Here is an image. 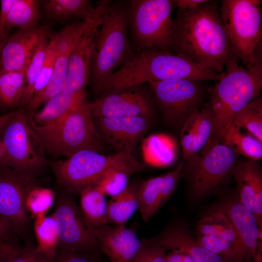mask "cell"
<instances>
[{"label": "cell", "mask_w": 262, "mask_h": 262, "mask_svg": "<svg viewBox=\"0 0 262 262\" xmlns=\"http://www.w3.org/2000/svg\"><path fill=\"white\" fill-rule=\"evenodd\" d=\"M50 165L57 184L71 194H80L112 169L122 170L130 175L147 169L146 165L131 154L105 155L92 150L80 151L64 160L51 162Z\"/></svg>", "instance_id": "5b68a950"}, {"label": "cell", "mask_w": 262, "mask_h": 262, "mask_svg": "<svg viewBox=\"0 0 262 262\" xmlns=\"http://www.w3.org/2000/svg\"><path fill=\"white\" fill-rule=\"evenodd\" d=\"M183 167L182 161L175 170L149 178L138 186V210L144 221L147 222L173 194Z\"/></svg>", "instance_id": "ac0fdd59"}, {"label": "cell", "mask_w": 262, "mask_h": 262, "mask_svg": "<svg viewBox=\"0 0 262 262\" xmlns=\"http://www.w3.org/2000/svg\"><path fill=\"white\" fill-rule=\"evenodd\" d=\"M228 199L220 206L229 218L250 258L262 262V225L255 215L238 200Z\"/></svg>", "instance_id": "d6986e66"}, {"label": "cell", "mask_w": 262, "mask_h": 262, "mask_svg": "<svg viewBox=\"0 0 262 262\" xmlns=\"http://www.w3.org/2000/svg\"><path fill=\"white\" fill-rule=\"evenodd\" d=\"M1 138L3 155L0 164L34 179L49 164L31 119L23 109L15 110L4 125Z\"/></svg>", "instance_id": "8992f818"}, {"label": "cell", "mask_w": 262, "mask_h": 262, "mask_svg": "<svg viewBox=\"0 0 262 262\" xmlns=\"http://www.w3.org/2000/svg\"><path fill=\"white\" fill-rule=\"evenodd\" d=\"M40 1L37 0H17L7 18L5 31L8 35L14 28L30 29L38 26L41 17Z\"/></svg>", "instance_id": "1f68e13d"}, {"label": "cell", "mask_w": 262, "mask_h": 262, "mask_svg": "<svg viewBox=\"0 0 262 262\" xmlns=\"http://www.w3.org/2000/svg\"><path fill=\"white\" fill-rule=\"evenodd\" d=\"M35 231L38 243L36 250L53 258L58 243L57 228L53 216H39L36 221Z\"/></svg>", "instance_id": "e575fe53"}, {"label": "cell", "mask_w": 262, "mask_h": 262, "mask_svg": "<svg viewBox=\"0 0 262 262\" xmlns=\"http://www.w3.org/2000/svg\"><path fill=\"white\" fill-rule=\"evenodd\" d=\"M69 53L56 55L54 69L49 81L42 90L34 95L23 109L30 118L41 105L63 90L66 78Z\"/></svg>", "instance_id": "484cf974"}, {"label": "cell", "mask_w": 262, "mask_h": 262, "mask_svg": "<svg viewBox=\"0 0 262 262\" xmlns=\"http://www.w3.org/2000/svg\"><path fill=\"white\" fill-rule=\"evenodd\" d=\"M260 0H223L220 16L233 53L247 69L256 65V48L262 42Z\"/></svg>", "instance_id": "ba28073f"}, {"label": "cell", "mask_w": 262, "mask_h": 262, "mask_svg": "<svg viewBox=\"0 0 262 262\" xmlns=\"http://www.w3.org/2000/svg\"><path fill=\"white\" fill-rule=\"evenodd\" d=\"M154 98L143 84L120 88L100 95L87 105L93 117L139 116L152 118Z\"/></svg>", "instance_id": "7c38bea8"}, {"label": "cell", "mask_w": 262, "mask_h": 262, "mask_svg": "<svg viewBox=\"0 0 262 262\" xmlns=\"http://www.w3.org/2000/svg\"><path fill=\"white\" fill-rule=\"evenodd\" d=\"M31 122L46 154L52 157L68 158L83 150L100 153L105 150L86 102L51 124L40 126Z\"/></svg>", "instance_id": "3957f363"}, {"label": "cell", "mask_w": 262, "mask_h": 262, "mask_svg": "<svg viewBox=\"0 0 262 262\" xmlns=\"http://www.w3.org/2000/svg\"><path fill=\"white\" fill-rule=\"evenodd\" d=\"M53 200L50 190L35 186L29 194L27 205L30 212L41 216L52 205Z\"/></svg>", "instance_id": "f35d334b"}, {"label": "cell", "mask_w": 262, "mask_h": 262, "mask_svg": "<svg viewBox=\"0 0 262 262\" xmlns=\"http://www.w3.org/2000/svg\"><path fill=\"white\" fill-rule=\"evenodd\" d=\"M25 71L0 74V107L12 109L20 106L23 96Z\"/></svg>", "instance_id": "d6a6232c"}, {"label": "cell", "mask_w": 262, "mask_h": 262, "mask_svg": "<svg viewBox=\"0 0 262 262\" xmlns=\"http://www.w3.org/2000/svg\"><path fill=\"white\" fill-rule=\"evenodd\" d=\"M255 66L246 69L238 59L228 62L221 77L209 93L204 108L209 112L212 134L209 147L219 139L233 122L236 115L248 103L260 97L262 87V53H257Z\"/></svg>", "instance_id": "7a4b0ae2"}, {"label": "cell", "mask_w": 262, "mask_h": 262, "mask_svg": "<svg viewBox=\"0 0 262 262\" xmlns=\"http://www.w3.org/2000/svg\"><path fill=\"white\" fill-rule=\"evenodd\" d=\"M85 102L84 91L75 93L62 91L46 102L43 108L35 112L31 119L38 126H47L58 121Z\"/></svg>", "instance_id": "603a6c76"}, {"label": "cell", "mask_w": 262, "mask_h": 262, "mask_svg": "<svg viewBox=\"0 0 262 262\" xmlns=\"http://www.w3.org/2000/svg\"><path fill=\"white\" fill-rule=\"evenodd\" d=\"M172 49L177 53L217 73L238 59L232 50L217 1L207 0L197 8L178 10L173 20Z\"/></svg>", "instance_id": "6da1fadb"}, {"label": "cell", "mask_w": 262, "mask_h": 262, "mask_svg": "<svg viewBox=\"0 0 262 262\" xmlns=\"http://www.w3.org/2000/svg\"><path fill=\"white\" fill-rule=\"evenodd\" d=\"M238 158L229 147L217 143L187 163L191 173L193 197L200 198L220 186L233 173Z\"/></svg>", "instance_id": "8fae6325"}, {"label": "cell", "mask_w": 262, "mask_h": 262, "mask_svg": "<svg viewBox=\"0 0 262 262\" xmlns=\"http://www.w3.org/2000/svg\"><path fill=\"white\" fill-rule=\"evenodd\" d=\"M244 129L231 124L219 139L237 155L258 161L262 158V142Z\"/></svg>", "instance_id": "83f0119b"}, {"label": "cell", "mask_w": 262, "mask_h": 262, "mask_svg": "<svg viewBox=\"0 0 262 262\" xmlns=\"http://www.w3.org/2000/svg\"><path fill=\"white\" fill-rule=\"evenodd\" d=\"M56 197L52 216L58 231L57 248L92 254L98 246L94 228L84 217L72 194L64 190Z\"/></svg>", "instance_id": "30bf717a"}, {"label": "cell", "mask_w": 262, "mask_h": 262, "mask_svg": "<svg viewBox=\"0 0 262 262\" xmlns=\"http://www.w3.org/2000/svg\"><path fill=\"white\" fill-rule=\"evenodd\" d=\"M14 113L15 111H13L5 115H0V127L4 125L14 115Z\"/></svg>", "instance_id": "7dc6e473"}, {"label": "cell", "mask_w": 262, "mask_h": 262, "mask_svg": "<svg viewBox=\"0 0 262 262\" xmlns=\"http://www.w3.org/2000/svg\"><path fill=\"white\" fill-rule=\"evenodd\" d=\"M196 230L197 235H214L227 240L248 254L229 218L220 205L210 210L197 221Z\"/></svg>", "instance_id": "cb8c5ba5"}, {"label": "cell", "mask_w": 262, "mask_h": 262, "mask_svg": "<svg viewBox=\"0 0 262 262\" xmlns=\"http://www.w3.org/2000/svg\"><path fill=\"white\" fill-rule=\"evenodd\" d=\"M164 262H182L183 254L180 251L174 249H166Z\"/></svg>", "instance_id": "bcb514c9"}, {"label": "cell", "mask_w": 262, "mask_h": 262, "mask_svg": "<svg viewBox=\"0 0 262 262\" xmlns=\"http://www.w3.org/2000/svg\"><path fill=\"white\" fill-rule=\"evenodd\" d=\"M166 249L152 241L143 242V246L132 262H164Z\"/></svg>", "instance_id": "ab89813d"}, {"label": "cell", "mask_w": 262, "mask_h": 262, "mask_svg": "<svg viewBox=\"0 0 262 262\" xmlns=\"http://www.w3.org/2000/svg\"><path fill=\"white\" fill-rule=\"evenodd\" d=\"M212 134V122L205 108L188 118L180 129V142L187 163L198 157L208 148Z\"/></svg>", "instance_id": "44dd1931"}, {"label": "cell", "mask_w": 262, "mask_h": 262, "mask_svg": "<svg viewBox=\"0 0 262 262\" xmlns=\"http://www.w3.org/2000/svg\"><path fill=\"white\" fill-rule=\"evenodd\" d=\"M35 186L34 179L0 164V215L10 223L13 230L21 231L28 225L27 199Z\"/></svg>", "instance_id": "4fadbf2b"}, {"label": "cell", "mask_w": 262, "mask_h": 262, "mask_svg": "<svg viewBox=\"0 0 262 262\" xmlns=\"http://www.w3.org/2000/svg\"><path fill=\"white\" fill-rule=\"evenodd\" d=\"M200 81L168 80L147 82L155 103L170 127L181 129L200 109L206 94Z\"/></svg>", "instance_id": "9c48e42d"}, {"label": "cell", "mask_w": 262, "mask_h": 262, "mask_svg": "<svg viewBox=\"0 0 262 262\" xmlns=\"http://www.w3.org/2000/svg\"><path fill=\"white\" fill-rule=\"evenodd\" d=\"M17 0H0V46L1 45L8 35L5 31V26L8 14Z\"/></svg>", "instance_id": "7bdbcfd3"}, {"label": "cell", "mask_w": 262, "mask_h": 262, "mask_svg": "<svg viewBox=\"0 0 262 262\" xmlns=\"http://www.w3.org/2000/svg\"><path fill=\"white\" fill-rule=\"evenodd\" d=\"M3 44V43L0 46V50H1V48H2V46Z\"/></svg>", "instance_id": "816d5d0a"}, {"label": "cell", "mask_w": 262, "mask_h": 262, "mask_svg": "<svg viewBox=\"0 0 262 262\" xmlns=\"http://www.w3.org/2000/svg\"><path fill=\"white\" fill-rule=\"evenodd\" d=\"M142 154L145 162L150 165L165 167L172 165L178 154V145L170 135L158 133L142 141Z\"/></svg>", "instance_id": "d4e9b609"}, {"label": "cell", "mask_w": 262, "mask_h": 262, "mask_svg": "<svg viewBox=\"0 0 262 262\" xmlns=\"http://www.w3.org/2000/svg\"><path fill=\"white\" fill-rule=\"evenodd\" d=\"M80 194V209L90 225L95 228L109 224L105 195L95 186L87 187Z\"/></svg>", "instance_id": "f1b7e54d"}, {"label": "cell", "mask_w": 262, "mask_h": 262, "mask_svg": "<svg viewBox=\"0 0 262 262\" xmlns=\"http://www.w3.org/2000/svg\"><path fill=\"white\" fill-rule=\"evenodd\" d=\"M13 230L10 223L0 215V242L8 241Z\"/></svg>", "instance_id": "f6af8a7d"}, {"label": "cell", "mask_w": 262, "mask_h": 262, "mask_svg": "<svg viewBox=\"0 0 262 262\" xmlns=\"http://www.w3.org/2000/svg\"><path fill=\"white\" fill-rule=\"evenodd\" d=\"M247 131L262 142V99L253 100L235 116L232 123Z\"/></svg>", "instance_id": "d590c367"}, {"label": "cell", "mask_w": 262, "mask_h": 262, "mask_svg": "<svg viewBox=\"0 0 262 262\" xmlns=\"http://www.w3.org/2000/svg\"><path fill=\"white\" fill-rule=\"evenodd\" d=\"M43 29L39 26L18 29L7 37L0 52V74L26 70Z\"/></svg>", "instance_id": "e0dca14e"}, {"label": "cell", "mask_w": 262, "mask_h": 262, "mask_svg": "<svg viewBox=\"0 0 262 262\" xmlns=\"http://www.w3.org/2000/svg\"><path fill=\"white\" fill-rule=\"evenodd\" d=\"M245 262H255L251 258L247 259Z\"/></svg>", "instance_id": "f907efd6"}, {"label": "cell", "mask_w": 262, "mask_h": 262, "mask_svg": "<svg viewBox=\"0 0 262 262\" xmlns=\"http://www.w3.org/2000/svg\"><path fill=\"white\" fill-rule=\"evenodd\" d=\"M182 253L183 254L182 262H194L192 258L189 255L185 253Z\"/></svg>", "instance_id": "681fc988"}, {"label": "cell", "mask_w": 262, "mask_h": 262, "mask_svg": "<svg viewBox=\"0 0 262 262\" xmlns=\"http://www.w3.org/2000/svg\"><path fill=\"white\" fill-rule=\"evenodd\" d=\"M130 175L118 169H112L103 174L93 186L105 195L115 197L123 192L128 186Z\"/></svg>", "instance_id": "74e56055"}, {"label": "cell", "mask_w": 262, "mask_h": 262, "mask_svg": "<svg viewBox=\"0 0 262 262\" xmlns=\"http://www.w3.org/2000/svg\"><path fill=\"white\" fill-rule=\"evenodd\" d=\"M49 36L47 30L44 28L38 45L25 70L24 90L19 109L25 108L34 96L35 83L46 58Z\"/></svg>", "instance_id": "4dcf8cb0"}, {"label": "cell", "mask_w": 262, "mask_h": 262, "mask_svg": "<svg viewBox=\"0 0 262 262\" xmlns=\"http://www.w3.org/2000/svg\"><path fill=\"white\" fill-rule=\"evenodd\" d=\"M0 262H3L0 258Z\"/></svg>", "instance_id": "f5cc1de1"}, {"label": "cell", "mask_w": 262, "mask_h": 262, "mask_svg": "<svg viewBox=\"0 0 262 262\" xmlns=\"http://www.w3.org/2000/svg\"><path fill=\"white\" fill-rule=\"evenodd\" d=\"M40 3L46 15L57 20L76 18L86 21L97 11L89 0H45Z\"/></svg>", "instance_id": "4316f807"}, {"label": "cell", "mask_w": 262, "mask_h": 262, "mask_svg": "<svg viewBox=\"0 0 262 262\" xmlns=\"http://www.w3.org/2000/svg\"><path fill=\"white\" fill-rule=\"evenodd\" d=\"M0 127V160L2 159L3 155V147L1 138V132L3 126Z\"/></svg>", "instance_id": "c3c4849f"}, {"label": "cell", "mask_w": 262, "mask_h": 262, "mask_svg": "<svg viewBox=\"0 0 262 262\" xmlns=\"http://www.w3.org/2000/svg\"><path fill=\"white\" fill-rule=\"evenodd\" d=\"M107 0L100 1V10L92 25L72 47L68 57L66 78L63 91L75 93L84 91L90 80L91 64L98 29Z\"/></svg>", "instance_id": "9a60e30c"}, {"label": "cell", "mask_w": 262, "mask_h": 262, "mask_svg": "<svg viewBox=\"0 0 262 262\" xmlns=\"http://www.w3.org/2000/svg\"><path fill=\"white\" fill-rule=\"evenodd\" d=\"M175 0H132L127 6L128 29L136 53L145 49L170 52Z\"/></svg>", "instance_id": "52a82bcc"}, {"label": "cell", "mask_w": 262, "mask_h": 262, "mask_svg": "<svg viewBox=\"0 0 262 262\" xmlns=\"http://www.w3.org/2000/svg\"><path fill=\"white\" fill-rule=\"evenodd\" d=\"M53 262H98L92 254L57 248Z\"/></svg>", "instance_id": "b9f144b4"}, {"label": "cell", "mask_w": 262, "mask_h": 262, "mask_svg": "<svg viewBox=\"0 0 262 262\" xmlns=\"http://www.w3.org/2000/svg\"><path fill=\"white\" fill-rule=\"evenodd\" d=\"M233 175L239 201L252 212L262 225V175L257 161L239 157Z\"/></svg>", "instance_id": "ffe728a7"}, {"label": "cell", "mask_w": 262, "mask_h": 262, "mask_svg": "<svg viewBox=\"0 0 262 262\" xmlns=\"http://www.w3.org/2000/svg\"><path fill=\"white\" fill-rule=\"evenodd\" d=\"M207 0H178L175 5L180 11H187L194 9Z\"/></svg>", "instance_id": "ee69618b"}, {"label": "cell", "mask_w": 262, "mask_h": 262, "mask_svg": "<svg viewBox=\"0 0 262 262\" xmlns=\"http://www.w3.org/2000/svg\"><path fill=\"white\" fill-rule=\"evenodd\" d=\"M94 232L111 262H132L143 246L135 231L125 225L107 224L94 228Z\"/></svg>", "instance_id": "2e32d148"}, {"label": "cell", "mask_w": 262, "mask_h": 262, "mask_svg": "<svg viewBox=\"0 0 262 262\" xmlns=\"http://www.w3.org/2000/svg\"><path fill=\"white\" fill-rule=\"evenodd\" d=\"M55 59L56 54L53 44L49 39L46 58L35 83L34 95L42 90L50 79L54 69Z\"/></svg>", "instance_id": "60d3db41"}, {"label": "cell", "mask_w": 262, "mask_h": 262, "mask_svg": "<svg viewBox=\"0 0 262 262\" xmlns=\"http://www.w3.org/2000/svg\"><path fill=\"white\" fill-rule=\"evenodd\" d=\"M104 145L116 153L131 154L142 141L151 125L152 118L139 116L93 117Z\"/></svg>", "instance_id": "5bb4252c"}, {"label": "cell", "mask_w": 262, "mask_h": 262, "mask_svg": "<svg viewBox=\"0 0 262 262\" xmlns=\"http://www.w3.org/2000/svg\"><path fill=\"white\" fill-rule=\"evenodd\" d=\"M53 257L47 256L35 248H22L9 241L0 242V258L3 262H53Z\"/></svg>", "instance_id": "8d00e7d4"}, {"label": "cell", "mask_w": 262, "mask_h": 262, "mask_svg": "<svg viewBox=\"0 0 262 262\" xmlns=\"http://www.w3.org/2000/svg\"><path fill=\"white\" fill-rule=\"evenodd\" d=\"M151 240L166 249H177L188 254L194 262H229L200 246L181 227H171Z\"/></svg>", "instance_id": "7402d4cb"}, {"label": "cell", "mask_w": 262, "mask_h": 262, "mask_svg": "<svg viewBox=\"0 0 262 262\" xmlns=\"http://www.w3.org/2000/svg\"><path fill=\"white\" fill-rule=\"evenodd\" d=\"M136 54L128 38L127 6L109 0L102 14L92 53L90 81L93 86Z\"/></svg>", "instance_id": "277c9868"}, {"label": "cell", "mask_w": 262, "mask_h": 262, "mask_svg": "<svg viewBox=\"0 0 262 262\" xmlns=\"http://www.w3.org/2000/svg\"><path fill=\"white\" fill-rule=\"evenodd\" d=\"M196 240L204 248L229 262H245L250 258L246 251L230 242L216 236L197 235Z\"/></svg>", "instance_id": "836d02e7"}, {"label": "cell", "mask_w": 262, "mask_h": 262, "mask_svg": "<svg viewBox=\"0 0 262 262\" xmlns=\"http://www.w3.org/2000/svg\"><path fill=\"white\" fill-rule=\"evenodd\" d=\"M138 186L128 185L118 195L108 202V216L110 224L125 225L138 209Z\"/></svg>", "instance_id": "f546056e"}]
</instances>
